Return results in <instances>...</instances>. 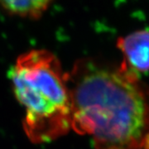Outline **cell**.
Instances as JSON below:
<instances>
[{"instance_id": "1", "label": "cell", "mask_w": 149, "mask_h": 149, "mask_svg": "<svg viewBox=\"0 0 149 149\" xmlns=\"http://www.w3.org/2000/svg\"><path fill=\"white\" fill-rule=\"evenodd\" d=\"M71 130L95 149H149V89L122 63L78 60L67 72Z\"/></svg>"}, {"instance_id": "2", "label": "cell", "mask_w": 149, "mask_h": 149, "mask_svg": "<svg viewBox=\"0 0 149 149\" xmlns=\"http://www.w3.org/2000/svg\"><path fill=\"white\" fill-rule=\"evenodd\" d=\"M9 78L24 111L22 128L32 143H51L71 130L67 72L52 52L34 49L22 54L11 68Z\"/></svg>"}, {"instance_id": "3", "label": "cell", "mask_w": 149, "mask_h": 149, "mask_svg": "<svg viewBox=\"0 0 149 149\" xmlns=\"http://www.w3.org/2000/svg\"><path fill=\"white\" fill-rule=\"evenodd\" d=\"M117 47L123 55L121 62L140 76L149 72V30H139L118 38Z\"/></svg>"}, {"instance_id": "4", "label": "cell", "mask_w": 149, "mask_h": 149, "mask_svg": "<svg viewBox=\"0 0 149 149\" xmlns=\"http://www.w3.org/2000/svg\"><path fill=\"white\" fill-rule=\"evenodd\" d=\"M53 0H0V5L13 15L28 18L40 17Z\"/></svg>"}]
</instances>
